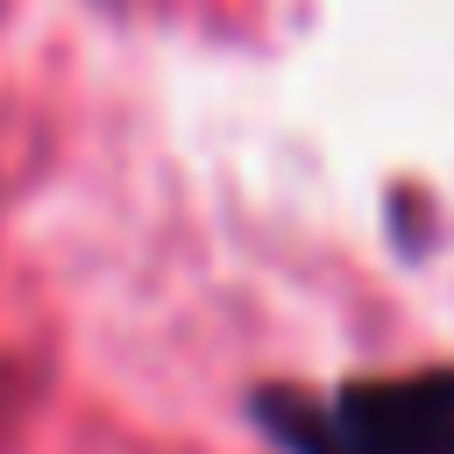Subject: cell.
I'll list each match as a JSON object with an SVG mask.
<instances>
[{"mask_svg": "<svg viewBox=\"0 0 454 454\" xmlns=\"http://www.w3.org/2000/svg\"><path fill=\"white\" fill-rule=\"evenodd\" d=\"M248 419L277 454H454V369L355 376L326 390L270 383Z\"/></svg>", "mask_w": 454, "mask_h": 454, "instance_id": "1", "label": "cell"}]
</instances>
